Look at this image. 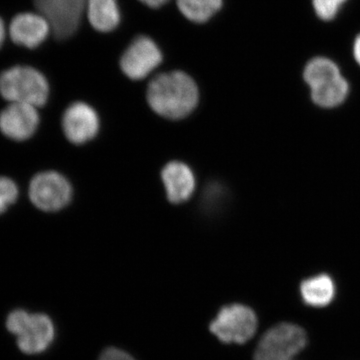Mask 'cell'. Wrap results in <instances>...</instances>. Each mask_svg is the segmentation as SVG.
<instances>
[{"label":"cell","mask_w":360,"mask_h":360,"mask_svg":"<svg viewBox=\"0 0 360 360\" xmlns=\"http://www.w3.org/2000/svg\"><path fill=\"white\" fill-rule=\"evenodd\" d=\"M146 98L156 115L179 120L195 110L200 91L195 82L186 72L172 71L161 73L149 82Z\"/></svg>","instance_id":"1"},{"label":"cell","mask_w":360,"mask_h":360,"mask_svg":"<svg viewBox=\"0 0 360 360\" xmlns=\"http://www.w3.org/2000/svg\"><path fill=\"white\" fill-rule=\"evenodd\" d=\"M6 328L15 338L18 349L27 355L42 354L56 338V328L49 315L23 309L11 310L7 314Z\"/></svg>","instance_id":"2"},{"label":"cell","mask_w":360,"mask_h":360,"mask_svg":"<svg viewBox=\"0 0 360 360\" xmlns=\"http://www.w3.org/2000/svg\"><path fill=\"white\" fill-rule=\"evenodd\" d=\"M0 96L8 103L39 108L49 98V84L44 73L28 65H14L0 73Z\"/></svg>","instance_id":"3"},{"label":"cell","mask_w":360,"mask_h":360,"mask_svg":"<svg viewBox=\"0 0 360 360\" xmlns=\"http://www.w3.org/2000/svg\"><path fill=\"white\" fill-rule=\"evenodd\" d=\"M307 343V335L300 326L283 322L262 336L255 350V360H296V355Z\"/></svg>","instance_id":"4"},{"label":"cell","mask_w":360,"mask_h":360,"mask_svg":"<svg viewBox=\"0 0 360 360\" xmlns=\"http://www.w3.org/2000/svg\"><path fill=\"white\" fill-rule=\"evenodd\" d=\"M72 186L65 175L45 170L32 177L28 186L30 202L44 212H58L70 205Z\"/></svg>","instance_id":"5"},{"label":"cell","mask_w":360,"mask_h":360,"mask_svg":"<svg viewBox=\"0 0 360 360\" xmlns=\"http://www.w3.org/2000/svg\"><path fill=\"white\" fill-rule=\"evenodd\" d=\"M257 329V315L243 304L222 307L210 323V331L224 343L243 345L255 336Z\"/></svg>","instance_id":"6"},{"label":"cell","mask_w":360,"mask_h":360,"mask_svg":"<svg viewBox=\"0 0 360 360\" xmlns=\"http://www.w3.org/2000/svg\"><path fill=\"white\" fill-rule=\"evenodd\" d=\"M37 13L41 14L58 39H70L79 27L87 0H33Z\"/></svg>","instance_id":"7"},{"label":"cell","mask_w":360,"mask_h":360,"mask_svg":"<svg viewBox=\"0 0 360 360\" xmlns=\"http://www.w3.org/2000/svg\"><path fill=\"white\" fill-rule=\"evenodd\" d=\"M162 54L153 39L139 37L127 47L120 59L122 72L132 80L148 77L160 65Z\"/></svg>","instance_id":"8"},{"label":"cell","mask_w":360,"mask_h":360,"mask_svg":"<svg viewBox=\"0 0 360 360\" xmlns=\"http://www.w3.org/2000/svg\"><path fill=\"white\" fill-rule=\"evenodd\" d=\"M39 124V108L30 104L8 103L0 111V132L11 141H28L37 134Z\"/></svg>","instance_id":"9"},{"label":"cell","mask_w":360,"mask_h":360,"mask_svg":"<svg viewBox=\"0 0 360 360\" xmlns=\"http://www.w3.org/2000/svg\"><path fill=\"white\" fill-rule=\"evenodd\" d=\"M61 125L68 141L80 146L96 139L101 129V120L92 106L78 101L66 108Z\"/></svg>","instance_id":"10"},{"label":"cell","mask_w":360,"mask_h":360,"mask_svg":"<svg viewBox=\"0 0 360 360\" xmlns=\"http://www.w3.org/2000/svg\"><path fill=\"white\" fill-rule=\"evenodd\" d=\"M51 33V25L37 11L18 14L8 26L9 37L13 44L25 49H34L40 46Z\"/></svg>","instance_id":"11"},{"label":"cell","mask_w":360,"mask_h":360,"mask_svg":"<svg viewBox=\"0 0 360 360\" xmlns=\"http://www.w3.org/2000/svg\"><path fill=\"white\" fill-rule=\"evenodd\" d=\"M161 179L168 200L174 205L191 200L195 191L196 179L193 169L180 161L168 162L161 172Z\"/></svg>","instance_id":"12"},{"label":"cell","mask_w":360,"mask_h":360,"mask_svg":"<svg viewBox=\"0 0 360 360\" xmlns=\"http://www.w3.org/2000/svg\"><path fill=\"white\" fill-rule=\"evenodd\" d=\"M303 302L310 307H323L333 302L335 295V285L328 274L310 277L300 285Z\"/></svg>","instance_id":"13"},{"label":"cell","mask_w":360,"mask_h":360,"mask_svg":"<svg viewBox=\"0 0 360 360\" xmlns=\"http://www.w3.org/2000/svg\"><path fill=\"white\" fill-rule=\"evenodd\" d=\"M87 15L90 25L101 32H112L120 21L116 0H87Z\"/></svg>","instance_id":"14"},{"label":"cell","mask_w":360,"mask_h":360,"mask_svg":"<svg viewBox=\"0 0 360 360\" xmlns=\"http://www.w3.org/2000/svg\"><path fill=\"white\" fill-rule=\"evenodd\" d=\"M349 94V84L342 75L310 89L312 101L319 108H335L345 103Z\"/></svg>","instance_id":"15"},{"label":"cell","mask_w":360,"mask_h":360,"mask_svg":"<svg viewBox=\"0 0 360 360\" xmlns=\"http://www.w3.org/2000/svg\"><path fill=\"white\" fill-rule=\"evenodd\" d=\"M341 75L340 68L335 61L326 58L311 59L303 71V78L309 89L330 82Z\"/></svg>","instance_id":"16"},{"label":"cell","mask_w":360,"mask_h":360,"mask_svg":"<svg viewBox=\"0 0 360 360\" xmlns=\"http://www.w3.org/2000/svg\"><path fill=\"white\" fill-rule=\"evenodd\" d=\"M177 6L187 20L202 23L221 8L222 0H177Z\"/></svg>","instance_id":"17"},{"label":"cell","mask_w":360,"mask_h":360,"mask_svg":"<svg viewBox=\"0 0 360 360\" xmlns=\"http://www.w3.org/2000/svg\"><path fill=\"white\" fill-rule=\"evenodd\" d=\"M20 187L13 179L0 175V215L6 213L18 200Z\"/></svg>","instance_id":"18"},{"label":"cell","mask_w":360,"mask_h":360,"mask_svg":"<svg viewBox=\"0 0 360 360\" xmlns=\"http://www.w3.org/2000/svg\"><path fill=\"white\" fill-rule=\"evenodd\" d=\"M347 0H312L315 13L322 20H331L338 15L341 6Z\"/></svg>","instance_id":"19"},{"label":"cell","mask_w":360,"mask_h":360,"mask_svg":"<svg viewBox=\"0 0 360 360\" xmlns=\"http://www.w3.org/2000/svg\"><path fill=\"white\" fill-rule=\"evenodd\" d=\"M99 360H134L127 352L118 349V348L110 347L104 350Z\"/></svg>","instance_id":"20"},{"label":"cell","mask_w":360,"mask_h":360,"mask_svg":"<svg viewBox=\"0 0 360 360\" xmlns=\"http://www.w3.org/2000/svg\"><path fill=\"white\" fill-rule=\"evenodd\" d=\"M7 33H8V30H7L6 22L0 18V49L6 41Z\"/></svg>","instance_id":"21"},{"label":"cell","mask_w":360,"mask_h":360,"mask_svg":"<svg viewBox=\"0 0 360 360\" xmlns=\"http://www.w3.org/2000/svg\"><path fill=\"white\" fill-rule=\"evenodd\" d=\"M144 4L153 8H158V7L162 6L163 4H167L168 0H141Z\"/></svg>","instance_id":"22"},{"label":"cell","mask_w":360,"mask_h":360,"mask_svg":"<svg viewBox=\"0 0 360 360\" xmlns=\"http://www.w3.org/2000/svg\"><path fill=\"white\" fill-rule=\"evenodd\" d=\"M354 56L355 60L360 65V34L355 39L354 44Z\"/></svg>","instance_id":"23"}]
</instances>
